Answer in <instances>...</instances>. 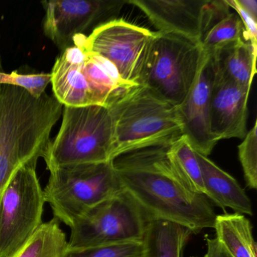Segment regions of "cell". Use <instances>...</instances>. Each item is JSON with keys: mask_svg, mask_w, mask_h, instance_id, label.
<instances>
[{"mask_svg": "<svg viewBox=\"0 0 257 257\" xmlns=\"http://www.w3.org/2000/svg\"><path fill=\"white\" fill-rule=\"evenodd\" d=\"M170 145L144 147L115 158L112 166L121 186L153 219L178 224L192 234L213 228L216 214L210 201L187 189L173 173Z\"/></svg>", "mask_w": 257, "mask_h": 257, "instance_id": "1", "label": "cell"}, {"mask_svg": "<svg viewBox=\"0 0 257 257\" xmlns=\"http://www.w3.org/2000/svg\"><path fill=\"white\" fill-rule=\"evenodd\" d=\"M113 135L112 162L123 153L172 144L183 135L177 108L144 85H138L109 107Z\"/></svg>", "mask_w": 257, "mask_h": 257, "instance_id": "2", "label": "cell"}, {"mask_svg": "<svg viewBox=\"0 0 257 257\" xmlns=\"http://www.w3.org/2000/svg\"><path fill=\"white\" fill-rule=\"evenodd\" d=\"M112 135L109 108L64 106L59 132L43 156L46 168L112 162Z\"/></svg>", "mask_w": 257, "mask_h": 257, "instance_id": "3", "label": "cell"}, {"mask_svg": "<svg viewBox=\"0 0 257 257\" xmlns=\"http://www.w3.org/2000/svg\"><path fill=\"white\" fill-rule=\"evenodd\" d=\"M46 203L55 219L71 227L99 203L123 190L112 162L60 167L49 171Z\"/></svg>", "mask_w": 257, "mask_h": 257, "instance_id": "4", "label": "cell"}, {"mask_svg": "<svg viewBox=\"0 0 257 257\" xmlns=\"http://www.w3.org/2000/svg\"><path fill=\"white\" fill-rule=\"evenodd\" d=\"M201 45L181 36L156 32L139 84L172 106L187 97L202 61Z\"/></svg>", "mask_w": 257, "mask_h": 257, "instance_id": "5", "label": "cell"}, {"mask_svg": "<svg viewBox=\"0 0 257 257\" xmlns=\"http://www.w3.org/2000/svg\"><path fill=\"white\" fill-rule=\"evenodd\" d=\"M152 218L124 189L85 212L70 227L68 249L142 242Z\"/></svg>", "mask_w": 257, "mask_h": 257, "instance_id": "6", "label": "cell"}, {"mask_svg": "<svg viewBox=\"0 0 257 257\" xmlns=\"http://www.w3.org/2000/svg\"><path fill=\"white\" fill-rule=\"evenodd\" d=\"M36 168H21L0 198V257L16 255L44 222L46 200Z\"/></svg>", "mask_w": 257, "mask_h": 257, "instance_id": "7", "label": "cell"}, {"mask_svg": "<svg viewBox=\"0 0 257 257\" xmlns=\"http://www.w3.org/2000/svg\"><path fill=\"white\" fill-rule=\"evenodd\" d=\"M156 32L122 19L99 25L89 36H75L73 44L81 45L111 63L123 80L141 85L140 78Z\"/></svg>", "mask_w": 257, "mask_h": 257, "instance_id": "8", "label": "cell"}, {"mask_svg": "<svg viewBox=\"0 0 257 257\" xmlns=\"http://www.w3.org/2000/svg\"><path fill=\"white\" fill-rule=\"evenodd\" d=\"M41 4L45 10L43 33L64 52L73 46L75 36L109 22L119 14L127 1L55 0Z\"/></svg>", "mask_w": 257, "mask_h": 257, "instance_id": "9", "label": "cell"}, {"mask_svg": "<svg viewBox=\"0 0 257 257\" xmlns=\"http://www.w3.org/2000/svg\"><path fill=\"white\" fill-rule=\"evenodd\" d=\"M216 64L211 55L203 52L195 82L183 103L177 106L184 135L193 150L204 156L213 151L217 141L210 128V103Z\"/></svg>", "mask_w": 257, "mask_h": 257, "instance_id": "10", "label": "cell"}, {"mask_svg": "<svg viewBox=\"0 0 257 257\" xmlns=\"http://www.w3.org/2000/svg\"><path fill=\"white\" fill-rule=\"evenodd\" d=\"M249 92V90L222 76L216 67L210 95V128L217 142L244 138L247 132Z\"/></svg>", "mask_w": 257, "mask_h": 257, "instance_id": "11", "label": "cell"}, {"mask_svg": "<svg viewBox=\"0 0 257 257\" xmlns=\"http://www.w3.org/2000/svg\"><path fill=\"white\" fill-rule=\"evenodd\" d=\"M204 0H129L156 27L158 32L181 36L201 45Z\"/></svg>", "mask_w": 257, "mask_h": 257, "instance_id": "12", "label": "cell"}, {"mask_svg": "<svg viewBox=\"0 0 257 257\" xmlns=\"http://www.w3.org/2000/svg\"><path fill=\"white\" fill-rule=\"evenodd\" d=\"M196 156L207 199L223 210L228 207L234 213L252 216V203L237 180L207 156L198 153Z\"/></svg>", "mask_w": 257, "mask_h": 257, "instance_id": "13", "label": "cell"}, {"mask_svg": "<svg viewBox=\"0 0 257 257\" xmlns=\"http://www.w3.org/2000/svg\"><path fill=\"white\" fill-rule=\"evenodd\" d=\"M230 10L226 0H209L201 40L204 53L213 56L224 48L243 40L241 21L235 12L231 13Z\"/></svg>", "mask_w": 257, "mask_h": 257, "instance_id": "14", "label": "cell"}, {"mask_svg": "<svg viewBox=\"0 0 257 257\" xmlns=\"http://www.w3.org/2000/svg\"><path fill=\"white\" fill-rule=\"evenodd\" d=\"M216 238L230 257H256V242L250 221L238 213L216 215Z\"/></svg>", "mask_w": 257, "mask_h": 257, "instance_id": "15", "label": "cell"}, {"mask_svg": "<svg viewBox=\"0 0 257 257\" xmlns=\"http://www.w3.org/2000/svg\"><path fill=\"white\" fill-rule=\"evenodd\" d=\"M192 232L178 224L153 219L143 239V257H183Z\"/></svg>", "mask_w": 257, "mask_h": 257, "instance_id": "16", "label": "cell"}, {"mask_svg": "<svg viewBox=\"0 0 257 257\" xmlns=\"http://www.w3.org/2000/svg\"><path fill=\"white\" fill-rule=\"evenodd\" d=\"M216 70L237 85L251 90L256 73L257 49L241 40L213 55Z\"/></svg>", "mask_w": 257, "mask_h": 257, "instance_id": "17", "label": "cell"}, {"mask_svg": "<svg viewBox=\"0 0 257 257\" xmlns=\"http://www.w3.org/2000/svg\"><path fill=\"white\" fill-rule=\"evenodd\" d=\"M168 159L173 173L179 180L192 192L204 195L202 174L196 153L184 135L169 146Z\"/></svg>", "mask_w": 257, "mask_h": 257, "instance_id": "18", "label": "cell"}, {"mask_svg": "<svg viewBox=\"0 0 257 257\" xmlns=\"http://www.w3.org/2000/svg\"><path fill=\"white\" fill-rule=\"evenodd\" d=\"M67 236L53 218L43 222L24 247L13 257H61L67 247Z\"/></svg>", "mask_w": 257, "mask_h": 257, "instance_id": "19", "label": "cell"}, {"mask_svg": "<svg viewBox=\"0 0 257 257\" xmlns=\"http://www.w3.org/2000/svg\"><path fill=\"white\" fill-rule=\"evenodd\" d=\"M143 242H129L82 249L67 247L61 257H143Z\"/></svg>", "mask_w": 257, "mask_h": 257, "instance_id": "20", "label": "cell"}, {"mask_svg": "<svg viewBox=\"0 0 257 257\" xmlns=\"http://www.w3.org/2000/svg\"><path fill=\"white\" fill-rule=\"evenodd\" d=\"M257 121L246 132L238 146V157L246 186L250 189L257 187Z\"/></svg>", "mask_w": 257, "mask_h": 257, "instance_id": "21", "label": "cell"}, {"mask_svg": "<svg viewBox=\"0 0 257 257\" xmlns=\"http://www.w3.org/2000/svg\"><path fill=\"white\" fill-rule=\"evenodd\" d=\"M51 73L22 74L16 71L10 73L0 72V85L20 87L37 97L46 92V88L51 83Z\"/></svg>", "mask_w": 257, "mask_h": 257, "instance_id": "22", "label": "cell"}, {"mask_svg": "<svg viewBox=\"0 0 257 257\" xmlns=\"http://www.w3.org/2000/svg\"><path fill=\"white\" fill-rule=\"evenodd\" d=\"M227 4L240 18L243 28V40L257 49V20L245 12L236 0H226Z\"/></svg>", "mask_w": 257, "mask_h": 257, "instance_id": "23", "label": "cell"}, {"mask_svg": "<svg viewBox=\"0 0 257 257\" xmlns=\"http://www.w3.org/2000/svg\"><path fill=\"white\" fill-rule=\"evenodd\" d=\"M207 251L205 254L201 257H230L226 252L224 250L216 237H207Z\"/></svg>", "mask_w": 257, "mask_h": 257, "instance_id": "24", "label": "cell"}, {"mask_svg": "<svg viewBox=\"0 0 257 257\" xmlns=\"http://www.w3.org/2000/svg\"><path fill=\"white\" fill-rule=\"evenodd\" d=\"M237 4L245 12L250 15L253 19L257 20V1L255 0H236Z\"/></svg>", "mask_w": 257, "mask_h": 257, "instance_id": "25", "label": "cell"}, {"mask_svg": "<svg viewBox=\"0 0 257 257\" xmlns=\"http://www.w3.org/2000/svg\"><path fill=\"white\" fill-rule=\"evenodd\" d=\"M0 72H4V69H3L2 63H1V58H0Z\"/></svg>", "mask_w": 257, "mask_h": 257, "instance_id": "26", "label": "cell"}]
</instances>
